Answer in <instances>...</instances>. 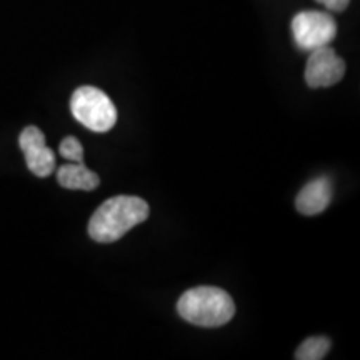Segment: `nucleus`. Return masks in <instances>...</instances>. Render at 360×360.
<instances>
[{
    "label": "nucleus",
    "mask_w": 360,
    "mask_h": 360,
    "mask_svg": "<svg viewBox=\"0 0 360 360\" xmlns=\"http://www.w3.org/2000/svg\"><path fill=\"white\" fill-rule=\"evenodd\" d=\"M148 212V204L141 197H112L92 215L89 222V236L101 244H112L122 238L135 225L146 222Z\"/></svg>",
    "instance_id": "obj_1"
},
{
    "label": "nucleus",
    "mask_w": 360,
    "mask_h": 360,
    "mask_svg": "<svg viewBox=\"0 0 360 360\" xmlns=\"http://www.w3.org/2000/svg\"><path fill=\"white\" fill-rule=\"evenodd\" d=\"M177 312L197 327H222L236 315V304L219 287H193L179 299Z\"/></svg>",
    "instance_id": "obj_2"
},
{
    "label": "nucleus",
    "mask_w": 360,
    "mask_h": 360,
    "mask_svg": "<svg viewBox=\"0 0 360 360\" xmlns=\"http://www.w3.org/2000/svg\"><path fill=\"white\" fill-rule=\"evenodd\" d=\"M70 112L92 132H109L117 124V109L105 92L92 85H82L72 94Z\"/></svg>",
    "instance_id": "obj_3"
},
{
    "label": "nucleus",
    "mask_w": 360,
    "mask_h": 360,
    "mask_svg": "<svg viewBox=\"0 0 360 360\" xmlns=\"http://www.w3.org/2000/svg\"><path fill=\"white\" fill-rule=\"evenodd\" d=\"M292 35L297 47L312 52L328 45L337 35V22L330 13L319 11L299 12L292 19Z\"/></svg>",
    "instance_id": "obj_4"
},
{
    "label": "nucleus",
    "mask_w": 360,
    "mask_h": 360,
    "mask_svg": "<svg viewBox=\"0 0 360 360\" xmlns=\"http://www.w3.org/2000/svg\"><path fill=\"white\" fill-rule=\"evenodd\" d=\"M345 74V62L328 45L315 49L305 65V82L309 87L321 89L339 84Z\"/></svg>",
    "instance_id": "obj_5"
},
{
    "label": "nucleus",
    "mask_w": 360,
    "mask_h": 360,
    "mask_svg": "<svg viewBox=\"0 0 360 360\" xmlns=\"http://www.w3.org/2000/svg\"><path fill=\"white\" fill-rule=\"evenodd\" d=\"M19 146L25 155L27 167L37 177H49L56 170V154L45 146V135L35 125L22 130Z\"/></svg>",
    "instance_id": "obj_6"
},
{
    "label": "nucleus",
    "mask_w": 360,
    "mask_h": 360,
    "mask_svg": "<svg viewBox=\"0 0 360 360\" xmlns=\"http://www.w3.org/2000/svg\"><path fill=\"white\" fill-rule=\"evenodd\" d=\"M332 182L328 177H319L309 182L295 199V207L304 215H317L327 209L332 200Z\"/></svg>",
    "instance_id": "obj_7"
},
{
    "label": "nucleus",
    "mask_w": 360,
    "mask_h": 360,
    "mask_svg": "<svg viewBox=\"0 0 360 360\" xmlns=\"http://www.w3.org/2000/svg\"><path fill=\"white\" fill-rule=\"evenodd\" d=\"M57 182L70 191H96L101 184V177L87 169L84 162H70L60 165L57 170Z\"/></svg>",
    "instance_id": "obj_8"
},
{
    "label": "nucleus",
    "mask_w": 360,
    "mask_h": 360,
    "mask_svg": "<svg viewBox=\"0 0 360 360\" xmlns=\"http://www.w3.org/2000/svg\"><path fill=\"white\" fill-rule=\"evenodd\" d=\"M328 350H330V339L327 337H310L304 340L300 347L297 349V360H321L326 359Z\"/></svg>",
    "instance_id": "obj_9"
},
{
    "label": "nucleus",
    "mask_w": 360,
    "mask_h": 360,
    "mask_svg": "<svg viewBox=\"0 0 360 360\" xmlns=\"http://www.w3.org/2000/svg\"><path fill=\"white\" fill-rule=\"evenodd\" d=\"M60 155L70 162H84V147L75 137H65L60 142Z\"/></svg>",
    "instance_id": "obj_10"
},
{
    "label": "nucleus",
    "mask_w": 360,
    "mask_h": 360,
    "mask_svg": "<svg viewBox=\"0 0 360 360\" xmlns=\"http://www.w3.org/2000/svg\"><path fill=\"white\" fill-rule=\"evenodd\" d=\"M317 2L322 4L323 7H327V11L344 12L349 7L350 0H317Z\"/></svg>",
    "instance_id": "obj_11"
}]
</instances>
